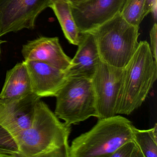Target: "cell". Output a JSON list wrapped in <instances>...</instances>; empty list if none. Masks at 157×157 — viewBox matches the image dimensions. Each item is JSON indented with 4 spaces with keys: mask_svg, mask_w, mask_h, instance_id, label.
Instances as JSON below:
<instances>
[{
    "mask_svg": "<svg viewBox=\"0 0 157 157\" xmlns=\"http://www.w3.org/2000/svg\"><path fill=\"white\" fill-rule=\"evenodd\" d=\"M133 127L120 115L98 119L90 130L72 140L69 157H110L122 144L133 140Z\"/></svg>",
    "mask_w": 157,
    "mask_h": 157,
    "instance_id": "cell-3",
    "label": "cell"
},
{
    "mask_svg": "<svg viewBox=\"0 0 157 157\" xmlns=\"http://www.w3.org/2000/svg\"><path fill=\"white\" fill-rule=\"evenodd\" d=\"M139 26L130 24L120 13L93 31L101 60L124 68L138 47Z\"/></svg>",
    "mask_w": 157,
    "mask_h": 157,
    "instance_id": "cell-4",
    "label": "cell"
},
{
    "mask_svg": "<svg viewBox=\"0 0 157 157\" xmlns=\"http://www.w3.org/2000/svg\"><path fill=\"white\" fill-rule=\"evenodd\" d=\"M150 13H151L154 22L156 23L157 19V2L153 4L151 9Z\"/></svg>",
    "mask_w": 157,
    "mask_h": 157,
    "instance_id": "cell-20",
    "label": "cell"
},
{
    "mask_svg": "<svg viewBox=\"0 0 157 157\" xmlns=\"http://www.w3.org/2000/svg\"><path fill=\"white\" fill-rule=\"evenodd\" d=\"M124 68L101 62L91 78L96 101L98 119L117 115Z\"/></svg>",
    "mask_w": 157,
    "mask_h": 157,
    "instance_id": "cell-6",
    "label": "cell"
},
{
    "mask_svg": "<svg viewBox=\"0 0 157 157\" xmlns=\"http://www.w3.org/2000/svg\"><path fill=\"white\" fill-rule=\"evenodd\" d=\"M32 93L30 77L23 61L7 71L0 99H20Z\"/></svg>",
    "mask_w": 157,
    "mask_h": 157,
    "instance_id": "cell-13",
    "label": "cell"
},
{
    "mask_svg": "<svg viewBox=\"0 0 157 157\" xmlns=\"http://www.w3.org/2000/svg\"><path fill=\"white\" fill-rule=\"evenodd\" d=\"M78 46V50L67 71L68 77H83L91 79L102 61L92 33H80Z\"/></svg>",
    "mask_w": 157,
    "mask_h": 157,
    "instance_id": "cell-12",
    "label": "cell"
},
{
    "mask_svg": "<svg viewBox=\"0 0 157 157\" xmlns=\"http://www.w3.org/2000/svg\"><path fill=\"white\" fill-rule=\"evenodd\" d=\"M55 113L71 126L92 117L97 118L96 101L90 79L68 77L56 96Z\"/></svg>",
    "mask_w": 157,
    "mask_h": 157,
    "instance_id": "cell-5",
    "label": "cell"
},
{
    "mask_svg": "<svg viewBox=\"0 0 157 157\" xmlns=\"http://www.w3.org/2000/svg\"><path fill=\"white\" fill-rule=\"evenodd\" d=\"M32 91L40 98L56 97L68 78L67 71L38 61H25Z\"/></svg>",
    "mask_w": 157,
    "mask_h": 157,
    "instance_id": "cell-11",
    "label": "cell"
},
{
    "mask_svg": "<svg viewBox=\"0 0 157 157\" xmlns=\"http://www.w3.org/2000/svg\"><path fill=\"white\" fill-rule=\"evenodd\" d=\"M110 157H143L139 148L133 140L122 144Z\"/></svg>",
    "mask_w": 157,
    "mask_h": 157,
    "instance_id": "cell-17",
    "label": "cell"
},
{
    "mask_svg": "<svg viewBox=\"0 0 157 157\" xmlns=\"http://www.w3.org/2000/svg\"><path fill=\"white\" fill-rule=\"evenodd\" d=\"M125 0H85L71 4L80 33L93 31L120 13Z\"/></svg>",
    "mask_w": 157,
    "mask_h": 157,
    "instance_id": "cell-8",
    "label": "cell"
},
{
    "mask_svg": "<svg viewBox=\"0 0 157 157\" xmlns=\"http://www.w3.org/2000/svg\"><path fill=\"white\" fill-rule=\"evenodd\" d=\"M151 41V49L155 61L157 62V25L155 23L150 32Z\"/></svg>",
    "mask_w": 157,
    "mask_h": 157,
    "instance_id": "cell-18",
    "label": "cell"
},
{
    "mask_svg": "<svg viewBox=\"0 0 157 157\" xmlns=\"http://www.w3.org/2000/svg\"><path fill=\"white\" fill-rule=\"evenodd\" d=\"M133 139L143 157H157V124L148 129H140L133 127Z\"/></svg>",
    "mask_w": 157,
    "mask_h": 157,
    "instance_id": "cell-15",
    "label": "cell"
},
{
    "mask_svg": "<svg viewBox=\"0 0 157 157\" xmlns=\"http://www.w3.org/2000/svg\"><path fill=\"white\" fill-rule=\"evenodd\" d=\"M157 78V62L149 44L141 41L124 68L117 115L131 114L147 98Z\"/></svg>",
    "mask_w": 157,
    "mask_h": 157,
    "instance_id": "cell-2",
    "label": "cell"
},
{
    "mask_svg": "<svg viewBox=\"0 0 157 157\" xmlns=\"http://www.w3.org/2000/svg\"><path fill=\"white\" fill-rule=\"evenodd\" d=\"M71 126L62 122L39 100L32 124L12 136L0 135V154L4 157H69Z\"/></svg>",
    "mask_w": 157,
    "mask_h": 157,
    "instance_id": "cell-1",
    "label": "cell"
},
{
    "mask_svg": "<svg viewBox=\"0 0 157 157\" xmlns=\"http://www.w3.org/2000/svg\"><path fill=\"white\" fill-rule=\"evenodd\" d=\"M157 2V0H145L144 7V16H147L150 13L151 9L154 3Z\"/></svg>",
    "mask_w": 157,
    "mask_h": 157,
    "instance_id": "cell-19",
    "label": "cell"
},
{
    "mask_svg": "<svg viewBox=\"0 0 157 157\" xmlns=\"http://www.w3.org/2000/svg\"><path fill=\"white\" fill-rule=\"evenodd\" d=\"M69 2H70L71 4H77L81 2L84 1L85 0H68Z\"/></svg>",
    "mask_w": 157,
    "mask_h": 157,
    "instance_id": "cell-21",
    "label": "cell"
},
{
    "mask_svg": "<svg viewBox=\"0 0 157 157\" xmlns=\"http://www.w3.org/2000/svg\"><path fill=\"white\" fill-rule=\"evenodd\" d=\"M40 99L33 93L20 99H0V127L12 136L27 129Z\"/></svg>",
    "mask_w": 157,
    "mask_h": 157,
    "instance_id": "cell-9",
    "label": "cell"
},
{
    "mask_svg": "<svg viewBox=\"0 0 157 157\" xmlns=\"http://www.w3.org/2000/svg\"><path fill=\"white\" fill-rule=\"evenodd\" d=\"M145 0H125L120 14L130 24L139 26L144 16Z\"/></svg>",
    "mask_w": 157,
    "mask_h": 157,
    "instance_id": "cell-16",
    "label": "cell"
},
{
    "mask_svg": "<svg viewBox=\"0 0 157 157\" xmlns=\"http://www.w3.org/2000/svg\"><path fill=\"white\" fill-rule=\"evenodd\" d=\"M22 54L25 61H38L67 71L71 59L66 55L58 37H41L23 46Z\"/></svg>",
    "mask_w": 157,
    "mask_h": 157,
    "instance_id": "cell-10",
    "label": "cell"
},
{
    "mask_svg": "<svg viewBox=\"0 0 157 157\" xmlns=\"http://www.w3.org/2000/svg\"><path fill=\"white\" fill-rule=\"evenodd\" d=\"M52 0H0V37L24 29H33L38 15Z\"/></svg>",
    "mask_w": 157,
    "mask_h": 157,
    "instance_id": "cell-7",
    "label": "cell"
},
{
    "mask_svg": "<svg viewBox=\"0 0 157 157\" xmlns=\"http://www.w3.org/2000/svg\"><path fill=\"white\" fill-rule=\"evenodd\" d=\"M49 8L56 14L65 37L70 44L78 46L80 33L74 20L68 0H52Z\"/></svg>",
    "mask_w": 157,
    "mask_h": 157,
    "instance_id": "cell-14",
    "label": "cell"
}]
</instances>
